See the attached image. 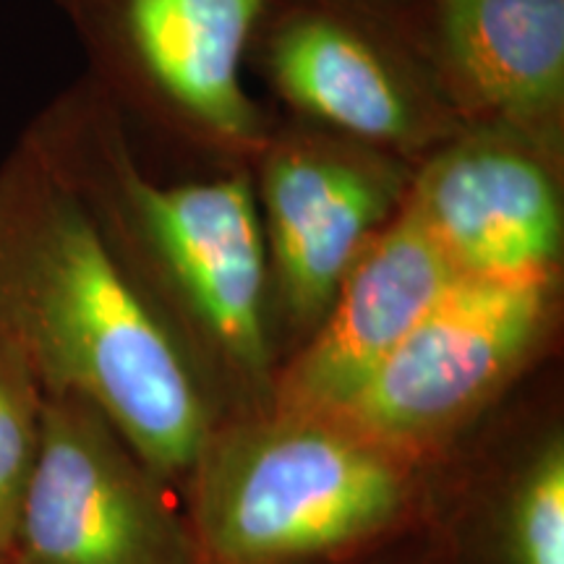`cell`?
Instances as JSON below:
<instances>
[{
	"instance_id": "cell-1",
	"label": "cell",
	"mask_w": 564,
	"mask_h": 564,
	"mask_svg": "<svg viewBox=\"0 0 564 564\" xmlns=\"http://www.w3.org/2000/svg\"><path fill=\"white\" fill-rule=\"evenodd\" d=\"M21 133L79 196L220 419L270 411L278 350L251 167L154 178L137 133L87 74L42 105Z\"/></svg>"
},
{
	"instance_id": "cell-2",
	"label": "cell",
	"mask_w": 564,
	"mask_h": 564,
	"mask_svg": "<svg viewBox=\"0 0 564 564\" xmlns=\"http://www.w3.org/2000/svg\"><path fill=\"white\" fill-rule=\"evenodd\" d=\"M0 335L178 489L220 411L89 212L24 133L0 160Z\"/></svg>"
},
{
	"instance_id": "cell-3",
	"label": "cell",
	"mask_w": 564,
	"mask_h": 564,
	"mask_svg": "<svg viewBox=\"0 0 564 564\" xmlns=\"http://www.w3.org/2000/svg\"><path fill=\"white\" fill-rule=\"evenodd\" d=\"M434 463L337 413L223 419L178 486L196 564H324L429 518Z\"/></svg>"
},
{
	"instance_id": "cell-4",
	"label": "cell",
	"mask_w": 564,
	"mask_h": 564,
	"mask_svg": "<svg viewBox=\"0 0 564 564\" xmlns=\"http://www.w3.org/2000/svg\"><path fill=\"white\" fill-rule=\"evenodd\" d=\"M270 0H53L87 76L131 131L220 167H251L274 112L246 87Z\"/></svg>"
},
{
	"instance_id": "cell-5",
	"label": "cell",
	"mask_w": 564,
	"mask_h": 564,
	"mask_svg": "<svg viewBox=\"0 0 564 564\" xmlns=\"http://www.w3.org/2000/svg\"><path fill=\"white\" fill-rule=\"evenodd\" d=\"M246 66L282 112L413 167L465 129L436 66L426 0H270Z\"/></svg>"
},
{
	"instance_id": "cell-6",
	"label": "cell",
	"mask_w": 564,
	"mask_h": 564,
	"mask_svg": "<svg viewBox=\"0 0 564 564\" xmlns=\"http://www.w3.org/2000/svg\"><path fill=\"white\" fill-rule=\"evenodd\" d=\"M564 272L460 274L337 415L434 463L560 356Z\"/></svg>"
},
{
	"instance_id": "cell-7",
	"label": "cell",
	"mask_w": 564,
	"mask_h": 564,
	"mask_svg": "<svg viewBox=\"0 0 564 564\" xmlns=\"http://www.w3.org/2000/svg\"><path fill=\"white\" fill-rule=\"evenodd\" d=\"M251 178L280 366L314 335L352 262L405 204L413 165L348 133L274 112Z\"/></svg>"
},
{
	"instance_id": "cell-8",
	"label": "cell",
	"mask_w": 564,
	"mask_h": 564,
	"mask_svg": "<svg viewBox=\"0 0 564 564\" xmlns=\"http://www.w3.org/2000/svg\"><path fill=\"white\" fill-rule=\"evenodd\" d=\"M6 564H196L183 499L79 394H45Z\"/></svg>"
},
{
	"instance_id": "cell-9",
	"label": "cell",
	"mask_w": 564,
	"mask_h": 564,
	"mask_svg": "<svg viewBox=\"0 0 564 564\" xmlns=\"http://www.w3.org/2000/svg\"><path fill=\"white\" fill-rule=\"evenodd\" d=\"M554 361L434 460L426 523L455 564H564V392Z\"/></svg>"
},
{
	"instance_id": "cell-10",
	"label": "cell",
	"mask_w": 564,
	"mask_h": 564,
	"mask_svg": "<svg viewBox=\"0 0 564 564\" xmlns=\"http://www.w3.org/2000/svg\"><path fill=\"white\" fill-rule=\"evenodd\" d=\"M405 204L460 274L564 272V154L465 126L413 167Z\"/></svg>"
},
{
	"instance_id": "cell-11",
	"label": "cell",
	"mask_w": 564,
	"mask_h": 564,
	"mask_svg": "<svg viewBox=\"0 0 564 564\" xmlns=\"http://www.w3.org/2000/svg\"><path fill=\"white\" fill-rule=\"evenodd\" d=\"M457 278L403 204L352 262L314 335L280 361L272 408L343 411Z\"/></svg>"
},
{
	"instance_id": "cell-12",
	"label": "cell",
	"mask_w": 564,
	"mask_h": 564,
	"mask_svg": "<svg viewBox=\"0 0 564 564\" xmlns=\"http://www.w3.org/2000/svg\"><path fill=\"white\" fill-rule=\"evenodd\" d=\"M426 13L463 123L564 154V0H426Z\"/></svg>"
},
{
	"instance_id": "cell-13",
	"label": "cell",
	"mask_w": 564,
	"mask_h": 564,
	"mask_svg": "<svg viewBox=\"0 0 564 564\" xmlns=\"http://www.w3.org/2000/svg\"><path fill=\"white\" fill-rule=\"evenodd\" d=\"M45 392L17 345L0 335V564L13 531L40 449Z\"/></svg>"
},
{
	"instance_id": "cell-14",
	"label": "cell",
	"mask_w": 564,
	"mask_h": 564,
	"mask_svg": "<svg viewBox=\"0 0 564 564\" xmlns=\"http://www.w3.org/2000/svg\"><path fill=\"white\" fill-rule=\"evenodd\" d=\"M324 564H455V560L444 546L440 533L423 520L419 525L387 535L377 544Z\"/></svg>"
}]
</instances>
